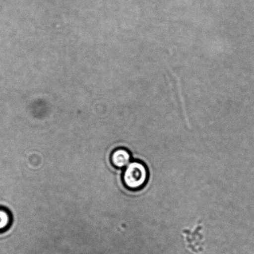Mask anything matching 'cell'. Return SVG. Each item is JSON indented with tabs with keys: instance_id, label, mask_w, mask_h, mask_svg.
<instances>
[{
	"instance_id": "cell-1",
	"label": "cell",
	"mask_w": 254,
	"mask_h": 254,
	"mask_svg": "<svg viewBox=\"0 0 254 254\" xmlns=\"http://www.w3.org/2000/svg\"><path fill=\"white\" fill-rule=\"evenodd\" d=\"M148 171L146 166L141 162H130L125 167L123 180L125 186L130 190H138L147 183Z\"/></svg>"
},
{
	"instance_id": "cell-3",
	"label": "cell",
	"mask_w": 254,
	"mask_h": 254,
	"mask_svg": "<svg viewBox=\"0 0 254 254\" xmlns=\"http://www.w3.org/2000/svg\"><path fill=\"white\" fill-rule=\"evenodd\" d=\"M11 221V214L8 209L0 207V233L6 231L10 226Z\"/></svg>"
},
{
	"instance_id": "cell-2",
	"label": "cell",
	"mask_w": 254,
	"mask_h": 254,
	"mask_svg": "<svg viewBox=\"0 0 254 254\" xmlns=\"http://www.w3.org/2000/svg\"><path fill=\"white\" fill-rule=\"evenodd\" d=\"M131 155L129 150L124 148H119L114 150L112 154V162L115 167L122 169L129 165Z\"/></svg>"
},
{
	"instance_id": "cell-4",
	"label": "cell",
	"mask_w": 254,
	"mask_h": 254,
	"mask_svg": "<svg viewBox=\"0 0 254 254\" xmlns=\"http://www.w3.org/2000/svg\"><path fill=\"white\" fill-rule=\"evenodd\" d=\"M168 69H169L170 72H171V75L173 76L174 78L175 79V80H176L177 92H178L179 102L180 103H181V108L182 110H183L184 114L185 115V116H187L186 103H185L183 93H182L181 80H180V78H179V76H177V74L174 72L173 70H172V68L168 66Z\"/></svg>"
}]
</instances>
